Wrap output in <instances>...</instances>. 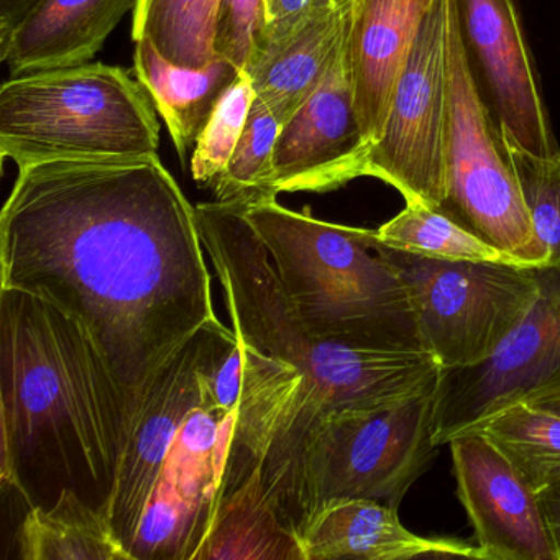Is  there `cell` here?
Returning a JSON list of instances; mask_svg holds the SVG:
<instances>
[{
    "label": "cell",
    "mask_w": 560,
    "mask_h": 560,
    "mask_svg": "<svg viewBox=\"0 0 560 560\" xmlns=\"http://www.w3.org/2000/svg\"><path fill=\"white\" fill-rule=\"evenodd\" d=\"M159 149L155 104L124 68L91 61L11 78L0 88V159L19 168L145 159Z\"/></svg>",
    "instance_id": "5b68a950"
},
{
    "label": "cell",
    "mask_w": 560,
    "mask_h": 560,
    "mask_svg": "<svg viewBox=\"0 0 560 560\" xmlns=\"http://www.w3.org/2000/svg\"><path fill=\"white\" fill-rule=\"evenodd\" d=\"M559 560H560V547H559Z\"/></svg>",
    "instance_id": "836d02e7"
},
{
    "label": "cell",
    "mask_w": 560,
    "mask_h": 560,
    "mask_svg": "<svg viewBox=\"0 0 560 560\" xmlns=\"http://www.w3.org/2000/svg\"><path fill=\"white\" fill-rule=\"evenodd\" d=\"M244 209L314 336L353 349L424 350L408 288L376 248L375 231L329 224L277 199Z\"/></svg>",
    "instance_id": "277c9868"
},
{
    "label": "cell",
    "mask_w": 560,
    "mask_h": 560,
    "mask_svg": "<svg viewBox=\"0 0 560 560\" xmlns=\"http://www.w3.org/2000/svg\"><path fill=\"white\" fill-rule=\"evenodd\" d=\"M265 32V0H219L214 48L218 57L245 70Z\"/></svg>",
    "instance_id": "f1b7e54d"
},
{
    "label": "cell",
    "mask_w": 560,
    "mask_h": 560,
    "mask_svg": "<svg viewBox=\"0 0 560 560\" xmlns=\"http://www.w3.org/2000/svg\"><path fill=\"white\" fill-rule=\"evenodd\" d=\"M235 411L199 406L173 445L140 524L133 560L191 559L214 521Z\"/></svg>",
    "instance_id": "7c38bea8"
},
{
    "label": "cell",
    "mask_w": 560,
    "mask_h": 560,
    "mask_svg": "<svg viewBox=\"0 0 560 560\" xmlns=\"http://www.w3.org/2000/svg\"><path fill=\"white\" fill-rule=\"evenodd\" d=\"M196 219L232 329L258 352L294 366L306 382L311 441L329 419L375 411L438 388L442 366L431 352L353 349L314 336L284 293L244 206L199 202Z\"/></svg>",
    "instance_id": "3957f363"
},
{
    "label": "cell",
    "mask_w": 560,
    "mask_h": 560,
    "mask_svg": "<svg viewBox=\"0 0 560 560\" xmlns=\"http://www.w3.org/2000/svg\"><path fill=\"white\" fill-rule=\"evenodd\" d=\"M382 244L398 250L441 260L506 261L497 248L485 244L457 222L421 202L406 208L376 231ZM508 264V261H506Z\"/></svg>",
    "instance_id": "484cf974"
},
{
    "label": "cell",
    "mask_w": 560,
    "mask_h": 560,
    "mask_svg": "<svg viewBox=\"0 0 560 560\" xmlns=\"http://www.w3.org/2000/svg\"><path fill=\"white\" fill-rule=\"evenodd\" d=\"M370 145L353 101L347 35L313 94L281 126L273 153V189L329 192L365 176Z\"/></svg>",
    "instance_id": "4fadbf2b"
},
{
    "label": "cell",
    "mask_w": 560,
    "mask_h": 560,
    "mask_svg": "<svg viewBox=\"0 0 560 560\" xmlns=\"http://www.w3.org/2000/svg\"><path fill=\"white\" fill-rule=\"evenodd\" d=\"M313 4L314 0H265V32L260 44L290 32Z\"/></svg>",
    "instance_id": "f546056e"
},
{
    "label": "cell",
    "mask_w": 560,
    "mask_h": 560,
    "mask_svg": "<svg viewBox=\"0 0 560 560\" xmlns=\"http://www.w3.org/2000/svg\"><path fill=\"white\" fill-rule=\"evenodd\" d=\"M337 4H347V2H352V0H336Z\"/></svg>",
    "instance_id": "d6a6232c"
},
{
    "label": "cell",
    "mask_w": 560,
    "mask_h": 560,
    "mask_svg": "<svg viewBox=\"0 0 560 560\" xmlns=\"http://www.w3.org/2000/svg\"><path fill=\"white\" fill-rule=\"evenodd\" d=\"M300 542L304 560H481L478 546L418 536L402 526L396 508L366 498H340L320 504L300 534Z\"/></svg>",
    "instance_id": "ac0fdd59"
},
{
    "label": "cell",
    "mask_w": 560,
    "mask_h": 560,
    "mask_svg": "<svg viewBox=\"0 0 560 560\" xmlns=\"http://www.w3.org/2000/svg\"><path fill=\"white\" fill-rule=\"evenodd\" d=\"M304 560L296 534L283 523L264 487L260 471L225 494L195 560Z\"/></svg>",
    "instance_id": "44dd1931"
},
{
    "label": "cell",
    "mask_w": 560,
    "mask_h": 560,
    "mask_svg": "<svg viewBox=\"0 0 560 560\" xmlns=\"http://www.w3.org/2000/svg\"><path fill=\"white\" fill-rule=\"evenodd\" d=\"M471 80L501 136L534 155L559 152L514 0H452Z\"/></svg>",
    "instance_id": "8fae6325"
},
{
    "label": "cell",
    "mask_w": 560,
    "mask_h": 560,
    "mask_svg": "<svg viewBox=\"0 0 560 560\" xmlns=\"http://www.w3.org/2000/svg\"><path fill=\"white\" fill-rule=\"evenodd\" d=\"M375 245L405 280L422 347L442 369L475 365L491 355L539 294L533 268L422 257L378 237Z\"/></svg>",
    "instance_id": "52a82bcc"
},
{
    "label": "cell",
    "mask_w": 560,
    "mask_h": 560,
    "mask_svg": "<svg viewBox=\"0 0 560 560\" xmlns=\"http://www.w3.org/2000/svg\"><path fill=\"white\" fill-rule=\"evenodd\" d=\"M435 389L320 425L304 458V526L320 504L340 498H366L398 510L438 448Z\"/></svg>",
    "instance_id": "ba28073f"
},
{
    "label": "cell",
    "mask_w": 560,
    "mask_h": 560,
    "mask_svg": "<svg viewBox=\"0 0 560 560\" xmlns=\"http://www.w3.org/2000/svg\"><path fill=\"white\" fill-rule=\"evenodd\" d=\"M352 2L314 0L287 34L261 42L245 68L255 96L287 122L326 77L349 31Z\"/></svg>",
    "instance_id": "d6986e66"
},
{
    "label": "cell",
    "mask_w": 560,
    "mask_h": 560,
    "mask_svg": "<svg viewBox=\"0 0 560 560\" xmlns=\"http://www.w3.org/2000/svg\"><path fill=\"white\" fill-rule=\"evenodd\" d=\"M475 429L511 462L537 494L560 480L559 415L529 402H516Z\"/></svg>",
    "instance_id": "603a6c76"
},
{
    "label": "cell",
    "mask_w": 560,
    "mask_h": 560,
    "mask_svg": "<svg viewBox=\"0 0 560 560\" xmlns=\"http://www.w3.org/2000/svg\"><path fill=\"white\" fill-rule=\"evenodd\" d=\"M442 214L497 248L508 264L546 267L500 129L471 80L452 12Z\"/></svg>",
    "instance_id": "8992f818"
},
{
    "label": "cell",
    "mask_w": 560,
    "mask_h": 560,
    "mask_svg": "<svg viewBox=\"0 0 560 560\" xmlns=\"http://www.w3.org/2000/svg\"><path fill=\"white\" fill-rule=\"evenodd\" d=\"M199 360L198 330L150 383L130 424L107 508L110 524L130 553L176 438L189 415L202 406Z\"/></svg>",
    "instance_id": "9a60e30c"
},
{
    "label": "cell",
    "mask_w": 560,
    "mask_h": 560,
    "mask_svg": "<svg viewBox=\"0 0 560 560\" xmlns=\"http://www.w3.org/2000/svg\"><path fill=\"white\" fill-rule=\"evenodd\" d=\"M539 501L556 537L557 546L560 547V480L540 491Z\"/></svg>",
    "instance_id": "4dcf8cb0"
},
{
    "label": "cell",
    "mask_w": 560,
    "mask_h": 560,
    "mask_svg": "<svg viewBox=\"0 0 560 560\" xmlns=\"http://www.w3.org/2000/svg\"><path fill=\"white\" fill-rule=\"evenodd\" d=\"M219 0H137L133 42L149 38L173 65L205 68L214 48Z\"/></svg>",
    "instance_id": "cb8c5ba5"
},
{
    "label": "cell",
    "mask_w": 560,
    "mask_h": 560,
    "mask_svg": "<svg viewBox=\"0 0 560 560\" xmlns=\"http://www.w3.org/2000/svg\"><path fill=\"white\" fill-rule=\"evenodd\" d=\"M18 542L22 560H133L107 513L73 490L50 506L28 508Z\"/></svg>",
    "instance_id": "7402d4cb"
},
{
    "label": "cell",
    "mask_w": 560,
    "mask_h": 560,
    "mask_svg": "<svg viewBox=\"0 0 560 560\" xmlns=\"http://www.w3.org/2000/svg\"><path fill=\"white\" fill-rule=\"evenodd\" d=\"M0 288L77 320L132 419L160 370L218 319L196 206L159 155L19 168L0 212Z\"/></svg>",
    "instance_id": "6da1fadb"
},
{
    "label": "cell",
    "mask_w": 560,
    "mask_h": 560,
    "mask_svg": "<svg viewBox=\"0 0 560 560\" xmlns=\"http://www.w3.org/2000/svg\"><path fill=\"white\" fill-rule=\"evenodd\" d=\"M0 337L2 485L28 508L73 490L107 513L132 412L106 360L77 320L22 291L0 288Z\"/></svg>",
    "instance_id": "7a4b0ae2"
},
{
    "label": "cell",
    "mask_w": 560,
    "mask_h": 560,
    "mask_svg": "<svg viewBox=\"0 0 560 560\" xmlns=\"http://www.w3.org/2000/svg\"><path fill=\"white\" fill-rule=\"evenodd\" d=\"M447 445L481 560H559L539 494L511 462L477 429Z\"/></svg>",
    "instance_id": "5bb4252c"
},
{
    "label": "cell",
    "mask_w": 560,
    "mask_h": 560,
    "mask_svg": "<svg viewBox=\"0 0 560 560\" xmlns=\"http://www.w3.org/2000/svg\"><path fill=\"white\" fill-rule=\"evenodd\" d=\"M281 126L270 107L255 97L234 153L222 175L212 183L214 201L247 208L277 199L273 153Z\"/></svg>",
    "instance_id": "d4e9b609"
},
{
    "label": "cell",
    "mask_w": 560,
    "mask_h": 560,
    "mask_svg": "<svg viewBox=\"0 0 560 560\" xmlns=\"http://www.w3.org/2000/svg\"><path fill=\"white\" fill-rule=\"evenodd\" d=\"M533 270L539 294L494 352L475 365L441 370L434 411L438 447L508 406L560 389V267Z\"/></svg>",
    "instance_id": "30bf717a"
},
{
    "label": "cell",
    "mask_w": 560,
    "mask_h": 560,
    "mask_svg": "<svg viewBox=\"0 0 560 560\" xmlns=\"http://www.w3.org/2000/svg\"><path fill=\"white\" fill-rule=\"evenodd\" d=\"M255 97L252 78L242 70L219 101L192 150L191 173L199 185L212 186L224 172L244 132Z\"/></svg>",
    "instance_id": "83f0119b"
},
{
    "label": "cell",
    "mask_w": 560,
    "mask_h": 560,
    "mask_svg": "<svg viewBox=\"0 0 560 560\" xmlns=\"http://www.w3.org/2000/svg\"><path fill=\"white\" fill-rule=\"evenodd\" d=\"M137 0H32L2 28L11 78L91 63Z\"/></svg>",
    "instance_id": "e0dca14e"
},
{
    "label": "cell",
    "mask_w": 560,
    "mask_h": 560,
    "mask_svg": "<svg viewBox=\"0 0 560 560\" xmlns=\"http://www.w3.org/2000/svg\"><path fill=\"white\" fill-rule=\"evenodd\" d=\"M529 405L544 409V411L553 412V415L560 416V389L546 393V395L539 396V398L529 401Z\"/></svg>",
    "instance_id": "1f68e13d"
},
{
    "label": "cell",
    "mask_w": 560,
    "mask_h": 560,
    "mask_svg": "<svg viewBox=\"0 0 560 560\" xmlns=\"http://www.w3.org/2000/svg\"><path fill=\"white\" fill-rule=\"evenodd\" d=\"M434 0H352L347 61L360 127L380 139L396 81Z\"/></svg>",
    "instance_id": "2e32d148"
},
{
    "label": "cell",
    "mask_w": 560,
    "mask_h": 560,
    "mask_svg": "<svg viewBox=\"0 0 560 560\" xmlns=\"http://www.w3.org/2000/svg\"><path fill=\"white\" fill-rule=\"evenodd\" d=\"M451 21L452 0H434L396 81L365 170V176L393 186L406 202L435 211L445 195Z\"/></svg>",
    "instance_id": "9c48e42d"
},
{
    "label": "cell",
    "mask_w": 560,
    "mask_h": 560,
    "mask_svg": "<svg viewBox=\"0 0 560 560\" xmlns=\"http://www.w3.org/2000/svg\"><path fill=\"white\" fill-rule=\"evenodd\" d=\"M503 140L534 232L546 248V267H560V150L539 156L506 137Z\"/></svg>",
    "instance_id": "4316f807"
},
{
    "label": "cell",
    "mask_w": 560,
    "mask_h": 560,
    "mask_svg": "<svg viewBox=\"0 0 560 560\" xmlns=\"http://www.w3.org/2000/svg\"><path fill=\"white\" fill-rule=\"evenodd\" d=\"M136 71L168 127L183 168L209 117L241 68L218 57L205 68H183L166 60L149 38L136 42Z\"/></svg>",
    "instance_id": "ffe728a7"
}]
</instances>
